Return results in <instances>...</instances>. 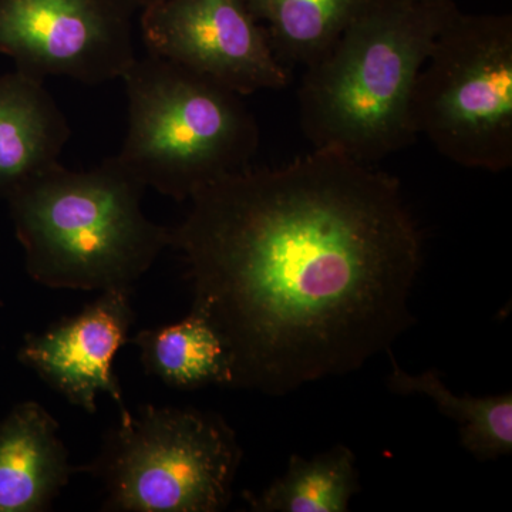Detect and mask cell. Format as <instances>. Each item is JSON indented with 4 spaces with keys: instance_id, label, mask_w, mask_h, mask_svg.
I'll list each match as a JSON object with an SVG mask.
<instances>
[{
    "instance_id": "cell-1",
    "label": "cell",
    "mask_w": 512,
    "mask_h": 512,
    "mask_svg": "<svg viewBox=\"0 0 512 512\" xmlns=\"http://www.w3.org/2000/svg\"><path fill=\"white\" fill-rule=\"evenodd\" d=\"M170 228L192 309L207 316L234 389L281 397L356 372L414 323L423 235L396 177L313 148L221 178Z\"/></svg>"
},
{
    "instance_id": "cell-8",
    "label": "cell",
    "mask_w": 512,
    "mask_h": 512,
    "mask_svg": "<svg viewBox=\"0 0 512 512\" xmlns=\"http://www.w3.org/2000/svg\"><path fill=\"white\" fill-rule=\"evenodd\" d=\"M148 55L249 96L291 83L266 30L242 0H157L143 9Z\"/></svg>"
},
{
    "instance_id": "cell-9",
    "label": "cell",
    "mask_w": 512,
    "mask_h": 512,
    "mask_svg": "<svg viewBox=\"0 0 512 512\" xmlns=\"http://www.w3.org/2000/svg\"><path fill=\"white\" fill-rule=\"evenodd\" d=\"M133 289H109L82 312L40 333L25 336L18 359L40 379L84 412H97V396L109 394L127 416L113 360L128 343L134 322Z\"/></svg>"
},
{
    "instance_id": "cell-16",
    "label": "cell",
    "mask_w": 512,
    "mask_h": 512,
    "mask_svg": "<svg viewBox=\"0 0 512 512\" xmlns=\"http://www.w3.org/2000/svg\"><path fill=\"white\" fill-rule=\"evenodd\" d=\"M124 3L130 5L131 8H146V6L151 5V3L157 2V0H123Z\"/></svg>"
},
{
    "instance_id": "cell-15",
    "label": "cell",
    "mask_w": 512,
    "mask_h": 512,
    "mask_svg": "<svg viewBox=\"0 0 512 512\" xmlns=\"http://www.w3.org/2000/svg\"><path fill=\"white\" fill-rule=\"evenodd\" d=\"M392 372L387 386L393 393L430 397L444 416L457 424L460 441L478 460H494L512 451V394L500 396H457L447 389L436 370L409 375L397 365L392 350Z\"/></svg>"
},
{
    "instance_id": "cell-2",
    "label": "cell",
    "mask_w": 512,
    "mask_h": 512,
    "mask_svg": "<svg viewBox=\"0 0 512 512\" xmlns=\"http://www.w3.org/2000/svg\"><path fill=\"white\" fill-rule=\"evenodd\" d=\"M454 0H375L305 67L299 120L313 148L373 164L412 146V99Z\"/></svg>"
},
{
    "instance_id": "cell-3",
    "label": "cell",
    "mask_w": 512,
    "mask_h": 512,
    "mask_svg": "<svg viewBox=\"0 0 512 512\" xmlns=\"http://www.w3.org/2000/svg\"><path fill=\"white\" fill-rule=\"evenodd\" d=\"M144 191L116 156L84 171L57 163L20 185L6 202L30 278L52 289H133L170 247V228L144 214Z\"/></svg>"
},
{
    "instance_id": "cell-13",
    "label": "cell",
    "mask_w": 512,
    "mask_h": 512,
    "mask_svg": "<svg viewBox=\"0 0 512 512\" xmlns=\"http://www.w3.org/2000/svg\"><path fill=\"white\" fill-rule=\"evenodd\" d=\"M375 0H242L284 66H311Z\"/></svg>"
},
{
    "instance_id": "cell-6",
    "label": "cell",
    "mask_w": 512,
    "mask_h": 512,
    "mask_svg": "<svg viewBox=\"0 0 512 512\" xmlns=\"http://www.w3.org/2000/svg\"><path fill=\"white\" fill-rule=\"evenodd\" d=\"M412 123L451 163L503 173L512 165V16L457 10L414 86Z\"/></svg>"
},
{
    "instance_id": "cell-10",
    "label": "cell",
    "mask_w": 512,
    "mask_h": 512,
    "mask_svg": "<svg viewBox=\"0 0 512 512\" xmlns=\"http://www.w3.org/2000/svg\"><path fill=\"white\" fill-rule=\"evenodd\" d=\"M42 404H16L0 421V512H43L80 468Z\"/></svg>"
},
{
    "instance_id": "cell-7",
    "label": "cell",
    "mask_w": 512,
    "mask_h": 512,
    "mask_svg": "<svg viewBox=\"0 0 512 512\" xmlns=\"http://www.w3.org/2000/svg\"><path fill=\"white\" fill-rule=\"evenodd\" d=\"M133 10L123 0H0V55L40 82L121 79L137 59Z\"/></svg>"
},
{
    "instance_id": "cell-5",
    "label": "cell",
    "mask_w": 512,
    "mask_h": 512,
    "mask_svg": "<svg viewBox=\"0 0 512 512\" xmlns=\"http://www.w3.org/2000/svg\"><path fill=\"white\" fill-rule=\"evenodd\" d=\"M241 460L235 431L220 414L148 404L120 417L80 471L103 483L106 511L220 512Z\"/></svg>"
},
{
    "instance_id": "cell-11",
    "label": "cell",
    "mask_w": 512,
    "mask_h": 512,
    "mask_svg": "<svg viewBox=\"0 0 512 512\" xmlns=\"http://www.w3.org/2000/svg\"><path fill=\"white\" fill-rule=\"evenodd\" d=\"M72 136L45 82L15 72L0 76V201L59 163Z\"/></svg>"
},
{
    "instance_id": "cell-12",
    "label": "cell",
    "mask_w": 512,
    "mask_h": 512,
    "mask_svg": "<svg viewBox=\"0 0 512 512\" xmlns=\"http://www.w3.org/2000/svg\"><path fill=\"white\" fill-rule=\"evenodd\" d=\"M128 343L137 346L144 372L171 389L231 387L227 348L207 316L197 309L191 308L180 322L141 330Z\"/></svg>"
},
{
    "instance_id": "cell-14",
    "label": "cell",
    "mask_w": 512,
    "mask_h": 512,
    "mask_svg": "<svg viewBox=\"0 0 512 512\" xmlns=\"http://www.w3.org/2000/svg\"><path fill=\"white\" fill-rule=\"evenodd\" d=\"M359 491L355 454L338 444L312 458L295 454L284 476L244 498L254 512H346Z\"/></svg>"
},
{
    "instance_id": "cell-4",
    "label": "cell",
    "mask_w": 512,
    "mask_h": 512,
    "mask_svg": "<svg viewBox=\"0 0 512 512\" xmlns=\"http://www.w3.org/2000/svg\"><path fill=\"white\" fill-rule=\"evenodd\" d=\"M127 134L117 160L146 188L178 202L251 167L259 127L241 94L147 55L121 77Z\"/></svg>"
}]
</instances>
